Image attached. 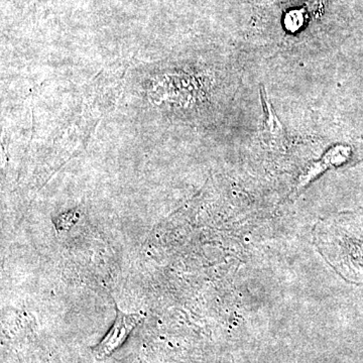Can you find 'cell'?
<instances>
[{"label": "cell", "instance_id": "4", "mask_svg": "<svg viewBox=\"0 0 363 363\" xmlns=\"http://www.w3.org/2000/svg\"><path fill=\"white\" fill-rule=\"evenodd\" d=\"M351 156H352V149L348 145H338L331 147L322 157L321 161L313 164L308 173L303 177L300 187L311 182L315 177L321 174L327 168L342 166L343 164L350 161Z\"/></svg>", "mask_w": 363, "mask_h": 363}, {"label": "cell", "instance_id": "1", "mask_svg": "<svg viewBox=\"0 0 363 363\" xmlns=\"http://www.w3.org/2000/svg\"><path fill=\"white\" fill-rule=\"evenodd\" d=\"M315 240L344 279L363 285V210L317 225Z\"/></svg>", "mask_w": 363, "mask_h": 363}, {"label": "cell", "instance_id": "2", "mask_svg": "<svg viewBox=\"0 0 363 363\" xmlns=\"http://www.w3.org/2000/svg\"><path fill=\"white\" fill-rule=\"evenodd\" d=\"M143 318L142 313H124L116 308V318L111 330L105 335L104 340L93 348L94 357L104 360L111 357L128 337L130 332L140 324Z\"/></svg>", "mask_w": 363, "mask_h": 363}, {"label": "cell", "instance_id": "3", "mask_svg": "<svg viewBox=\"0 0 363 363\" xmlns=\"http://www.w3.org/2000/svg\"><path fill=\"white\" fill-rule=\"evenodd\" d=\"M260 99H262V107L266 111V121L264 125V140L272 145H278V147L283 145L286 140V128L269 101L264 86L260 87Z\"/></svg>", "mask_w": 363, "mask_h": 363}]
</instances>
